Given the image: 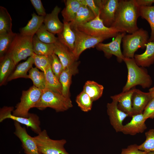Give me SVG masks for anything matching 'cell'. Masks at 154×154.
I'll use <instances>...</instances> for the list:
<instances>
[{
    "mask_svg": "<svg viewBox=\"0 0 154 154\" xmlns=\"http://www.w3.org/2000/svg\"><path fill=\"white\" fill-rule=\"evenodd\" d=\"M72 107L70 98H66L62 94L45 88L42 90L41 97L34 108L40 110L50 108L56 112H60L66 111Z\"/></svg>",
    "mask_w": 154,
    "mask_h": 154,
    "instance_id": "obj_3",
    "label": "cell"
},
{
    "mask_svg": "<svg viewBox=\"0 0 154 154\" xmlns=\"http://www.w3.org/2000/svg\"><path fill=\"white\" fill-rule=\"evenodd\" d=\"M31 56L33 58L36 67L45 73L51 65L49 56L37 55L34 53Z\"/></svg>",
    "mask_w": 154,
    "mask_h": 154,
    "instance_id": "obj_38",
    "label": "cell"
},
{
    "mask_svg": "<svg viewBox=\"0 0 154 154\" xmlns=\"http://www.w3.org/2000/svg\"><path fill=\"white\" fill-rule=\"evenodd\" d=\"M79 62L75 61L73 64L64 69L60 74L59 80L62 87V94L70 98V87L72 76L77 73Z\"/></svg>",
    "mask_w": 154,
    "mask_h": 154,
    "instance_id": "obj_18",
    "label": "cell"
},
{
    "mask_svg": "<svg viewBox=\"0 0 154 154\" xmlns=\"http://www.w3.org/2000/svg\"><path fill=\"white\" fill-rule=\"evenodd\" d=\"M140 16L149 23L151 29L149 42H154V5L149 7H139Z\"/></svg>",
    "mask_w": 154,
    "mask_h": 154,
    "instance_id": "obj_32",
    "label": "cell"
},
{
    "mask_svg": "<svg viewBox=\"0 0 154 154\" xmlns=\"http://www.w3.org/2000/svg\"><path fill=\"white\" fill-rule=\"evenodd\" d=\"M63 22V29L61 33L57 34L58 40L72 52L74 48L75 35L70 23Z\"/></svg>",
    "mask_w": 154,
    "mask_h": 154,
    "instance_id": "obj_22",
    "label": "cell"
},
{
    "mask_svg": "<svg viewBox=\"0 0 154 154\" xmlns=\"http://www.w3.org/2000/svg\"><path fill=\"white\" fill-rule=\"evenodd\" d=\"M136 144L128 146L126 148L123 149L121 154H146L147 153L141 151Z\"/></svg>",
    "mask_w": 154,
    "mask_h": 154,
    "instance_id": "obj_42",
    "label": "cell"
},
{
    "mask_svg": "<svg viewBox=\"0 0 154 154\" xmlns=\"http://www.w3.org/2000/svg\"><path fill=\"white\" fill-rule=\"evenodd\" d=\"M49 57L52 71L59 79L60 76L64 70L62 64L58 56L54 53H53Z\"/></svg>",
    "mask_w": 154,
    "mask_h": 154,
    "instance_id": "obj_39",
    "label": "cell"
},
{
    "mask_svg": "<svg viewBox=\"0 0 154 154\" xmlns=\"http://www.w3.org/2000/svg\"><path fill=\"white\" fill-rule=\"evenodd\" d=\"M146 154H154V152H151L147 153Z\"/></svg>",
    "mask_w": 154,
    "mask_h": 154,
    "instance_id": "obj_46",
    "label": "cell"
},
{
    "mask_svg": "<svg viewBox=\"0 0 154 154\" xmlns=\"http://www.w3.org/2000/svg\"><path fill=\"white\" fill-rule=\"evenodd\" d=\"M65 2V7L61 11L63 21L70 23L74 20L82 3L80 0H67Z\"/></svg>",
    "mask_w": 154,
    "mask_h": 154,
    "instance_id": "obj_27",
    "label": "cell"
},
{
    "mask_svg": "<svg viewBox=\"0 0 154 154\" xmlns=\"http://www.w3.org/2000/svg\"><path fill=\"white\" fill-rule=\"evenodd\" d=\"M61 10V8L56 5L50 13L46 14L44 17L43 24L45 28L54 34L60 33L63 29L64 23L60 21L58 17Z\"/></svg>",
    "mask_w": 154,
    "mask_h": 154,
    "instance_id": "obj_16",
    "label": "cell"
},
{
    "mask_svg": "<svg viewBox=\"0 0 154 154\" xmlns=\"http://www.w3.org/2000/svg\"><path fill=\"white\" fill-rule=\"evenodd\" d=\"M99 15L93 20L75 27L79 31L91 36L103 37L107 39L115 37L121 32L113 28L106 27L100 19Z\"/></svg>",
    "mask_w": 154,
    "mask_h": 154,
    "instance_id": "obj_8",
    "label": "cell"
},
{
    "mask_svg": "<svg viewBox=\"0 0 154 154\" xmlns=\"http://www.w3.org/2000/svg\"><path fill=\"white\" fill-rule=\"evenodd\" d=\"M0 60V86H1L6 83L16 65L8 54Z\"/></svg>",
    "mask_w": 154,
    "mask_h": 154,
    "instance_id": "obj_24",
    "label": "cell"
},
{
    "mask_svg": "<svg viewBox=\"0 0 154 154\" xmlns=\"http://www.w3.org/2000/svg\"><path fill=\"white\" fill-rule=\"evenodd\" d=\"M17 35L12 32L0 35V60L7 54Z\"/></svg>",
    "mask_w": 154,
    "mask_h": 154,
    "instance_id": "obj_33",
    "label": "cell"
},
{
    "mask_svg": "<svg viewBox=\"0 0 154 154\" xmlns=\"http://www.w3.org/2000/svg\"><path fill=\"white\" fill-rule=\"evenodd\" d=\"M45 88L56 92L62 94V87L59 79L54 74L50 66L44 73Z\"/></svg>",
    "mask_w": 154,
    "mask_h": 154,
    "instance_id": "obj_30",
    "label": "cell"
},
{
    "mask_svg": "<svg viewBox=\"0 0 154 154\" xmlns=\"http://www.w3.org/2000/svg\"><path fill=\"white\" fill-rule=\"evenodd\" d=\"M42 93V90L33 85L27 90L22 91L20 101L13 111L12 115L15 116L27 118L29 111L34 108L39 100Z\"/></svg>",
    "mask_w": 154,
    "mask_h": 154,
    "instance_id": "obj_7",
    "label": "cell"
},
{
    "mask_svg": "<svg viewBox=\"0 0 154 154\" xmlns=\"http://www.w3.org/2000/svg\"><path fill=\"white\" fill-rule=\"evenodd\" d=\"M13 110V107L4 106L1 108L0 122H2L5 119H10L24 124L27 127H30L34 132L37 134L42 131L39 118L37 114L29 113V116L27 118L16 116L13 115L11 113Z\"/></svg>",
    "mask_w": 154,
    "mask_h": 154,
    "instance_id": "obj_9",
    "label": "cell"
},
{
    "mask_svg": "<svg viewBox=\"0 0 154 154\" xmlns=\"http://www.w3.org/2000/svg\"><path fill=\"white\" fill-rule=\"evenodd\" d=\"M81 3L87 6L92 11L96 17L100 15V0H80Z\"/></svg>",
    "mask_w": 154,
    "mask_h": 154,
    "instance_id": "obj_40",
    "label": "cell"
},
{
    "mask_svg": "<svg viewBox=\"0 0 154 154\" xmlns=\"http://www.w3.org/2000/svg\"><path fill=\"white\" fill-rule=\"evenodd\" d=\"M38 38L40 41L47 44H54L58 40L54 34L48 31L43 24L36 34Z\"/></svg>",
    "mask_w": 154,
    "mask_h": 154,
    "instance_id": "obj_36",
    "label": "cell"
},
{
    "mask_svg": "<svg viewBox=\"0 0 154 154\" xmlns=\"http://www.w3.org/2000/svg\"><path fill=\"white\" fill-rule=\"evenodd\" d=\"M76 101L82 111L87 112L91 110L93 101L88 94L83 91L77 95Z\"/></svg>",
    "mask_w": 154,
    "mask_h": 154,
    "instance_id": "obj_35",
    "label": "cell"
},
{
    "mask_svg": "<svg viewBox=\"0 0 154 154\" xmlns=\"http://www.w3.org/2000/svg\"><path fill=\"white\" fill-rule=\"evenodd\" d=\"M29 78L32 81L33 85L42 90L45 88L44 73L39 70L37 67H32L29 71Z\"/></svg>",
    "mask_w": 154,
    "mask_h": 154,
    "instance_id": "obj_34",
    "label": "cell"
},
{
    "mask_svg": "<svg viewBox=\"0 0 154 154\" xmlns=\"http://www.w3.org/2000/svg\"><path fill=\"white\" fill-rule=\"evenodd\" d=\"M145 140L138 145L139 150L146 153L154 152V129H149L145 133Z\"/></svg>",
    "mask_w": 154,
    "mask_h": 154,
    "instance_id": "obj_37",
    "label": "cell"
},
{
    "mask_svg": "<svg viewBox=\"0 0 154 154\" xmlns=\"http://www.w3.org/2000/svg\"><path fill=\"white\" fill-rule=\"evenodd\" d=\"M75 35L74 49L72 52L77 61L81 54L85 50L95 47L106 38L94 37L78 30L76 28H71Z\"/></svg>",
    "mask_w": 154,
    "mask_h": 154,
    "instance_id": "obj_10",
    "label": "cell"
},
{
    "mask_svg": "<svg viewBox=\"0 0 154 154\" xmlns=\"http://www.w3.org/2000/svg\"><path fill=\"white\" fill-rule=\"evenodd\" d=\"M152 98L149 92H144L134 88L131 98L132 116L142 113Z\"/></svg>",
    "mask_w": 154,
    "mask_h": 154,
    "instance_id": "obj_15",
    "label": "cell"
},
{
    "mask_svg": "<svg viewBox=\"0 0 154 154\" xmlns=\"http://www.w3.org/2000/svg\"><path fill=\"white\" fill-rule=\"evenodd\" d=\"M149 38L148 32L142 28L132 34H125L122 40L124 58H134L135 52L139 48H146Z\"/></svg>",
    "mask_w": 154,
    "mask_h": 154,
    "instance_id": "obj_4",
    "label": "cell"
},
{
    "mask_svg": "<svg viewBox=\"0 0 154 154\" xmlns=\"http://www.w3.org/2000/svg\"><path fill=\"white\" fill-rule=\"evenodd\" d=\"M33 50L35 54L49 56L54 53V44H47L40 40L35 35L32 39Z\"/></svg>",
    "mask_w": 154,
    "mask_h": 154,
    "instance_id": "obj_28",
    "label": "cell"
},
{
    "mask_svg": "<svg viewBox=\"0 0 154 154\" xmlns=\"http://www.w3.org/2000/svg\"><path fill=\"white\" fill-rule=\"evenodd\" d=\"M104 89V87L102 85L93 81L88 80L85 82L83 91L94 101L102 96Z\"/></svg>",
    "mask_w": 154,
    "mask_h": 154,
    "instance_id": "obj_29",
    "label": "cell"
},
{
    "mask_svg": "<svg viewBox=\"0 0 154 154\" xmlns=\"http://www.w3.org/2000/svg\"><path fill=\"white\" fill-rule=\"evenodd\" d=\"M31 19L25 27L20 30V34L22 35L33 37L43 24L44 17L39 16L33 13Z\"/></svg>",
    "mask_w": 154,
    "mask_h": 154,
    "instance_id": "obj_23",
    "label": "cell"
},
{
    "mask_svg": "<svg viewBox=\"0 0 154 154\" xmlns=\"http://www.w3.org/2000/svg\"><path fill=\"white\" fill-rule=\"evenodd\" d=\"M149 92L152 98H154V86L149 90Z\"/></svg>",
    "mask_w": 154,
    "mask_h": 154,
    "instance_id": "obj_45",
    "label": "cell"
},
{
    "mask_svg": "<svg viewBox=\"0 0 154 154\" xmlns=\"http://www.w3.org/2000/svg\"><path fill=\"white\" fill-rule=\"evenodd\" d=\"M142 113L146 120L154 118V98H152Z\"/></svg>",
    "mask_w": 154,
    "mask_h": 154,
    "instance_id": "obj_41",
    "label": "cell"
},
{
    "mask_svg": "<svg viewBox=\"0 0 154 154\" xmlns=\"http://www.w3.org/2000/svg\"><path fill=\"white\" fill-rule=\"evenodd\" d=\"M96 17L91 9L87 5L82 4L80 7L74 20L70 23L71 28L88 22L93 19Z\"/></svg>",
    "mask_w": 154,
    "mask_h": 154,
    "instance_id": "obj_25",
    "label": "cell"
},
{
    "mask_svg": "<svg viewBox=\"0 0 154 154\" xmlns=\"http://www.w3.org/2000/svg\"><path fill=\"white\" fill-rule=\"evenodd\" d=\"M140 16V7L135 0H119L114 21L110 27L121 32L132 34L139 29L137 21Z\"/></svg>",
    "mask_w": 154,
    "mask_h": 154,
    "instance_id": "obj_1",
    "label": "cell"
},
{
    "mask_svg": "<svg viewBox=\"0 0 154 154\" xmlns=\"http://www.w3.org/2000/svg\"><path fill=\"white\" fill-rule=\"evenodd\" d=\"M54 44V53L60 59L64 69L77 61L72 52L58 40Z\"/></svg>",
    "mask_w": 154,
    "mask_h": 154,
    "instance_id": "obj_19",
    "label": "cell"
},
{
    "mask_svg": "<svg viewBox=\"0 0 154 154\" xmlns=\"http://www.w3.org/2000/svg\"><path fill=\"white\" fill-rule=\"evenodd\" d=\"M33 37L17 34L7 54L12 58L16 65L21 60L33 55Z\"/></svg>",
    "mask_w": 154,
    "mask_h": 154,
    "instance_id": "obj_5",
    "label": "cell"
},
{
    "mask_svg": "<svg viewBox=\"0 0 154 154\" xmlns=\"http://www.w3.org/2000/svg\"><path fill=\"white\" fill-rule=\"evenodd\" d=\"M34 63L33 57H29L26 61L20 63L17 66L14 71L8 78L7 81L9 82L19 78H29L27 72L33 67Z\"/></svg>",
    "mask_w": 154,
    "mask_h": 154,
    "instance_id": "obj_26",
    "label": "cell"
},
{
    "mask_svg": "<svg viewBox=\"0 0 154 154\" xmlns=\"http://www.w3.org/2000/svg\"><path fill=\"white\" fill-rule=\"evenodd\" d=\"M31 2L38 15L45 17L46 14L40 0H31Z\"/></svg>",
    "mask_w": 154,
    "mask_h": 154,
    "instance_id": "obj_43",
    "label": "cell"
},
{
    "mask_svg": "<svg viewBox=\"0 0 154 154\" xmlns=\"http://www.w3.org/2000/svg\"><path fill=\"white\" fill-rule=\"evenodd\" d=\"M133 89L111 96L112 100L117 102L118 108L131 117L132 116L131 98Z\"/></svg>",
    "mask_w": 154,
    "mask_h": 154,
    "instance_id": "obj_20",
    "label": "cell"
},
{
    "mask_svg": "<svg viewBox=\"0 0 154 154\" xmlns=\"http://www.w3.org/2000/svg\"><path fill=\"white\" fill-rule=\"evenodd\" d=\"M139 7H149L154 3V0H135Z\"/></svg>",
    "mask_w": 154,
    "mask_h": 154,
    "instance_id": "obj_44",
    "label": "cell"
},
{
    "mask_svg": "<svg viewBox=\"0 0 154 154\" xmlns=\"http://www.w3.org/2000/svg\"><path fill=\"white\" fill-rule=\"evenodd\" d=\"M33 138L40 154H69L64 147L66 140L51 139L45 129Z\"/></svg>",
    "mask_w": 154,
    "mask_h": 154,
    "instance_id": "obj_6",
    "label": "cell"
},
{
    "mask_svg": "<svg viewBox=\"0 0 154 154\" xmlns=\"http://www.w3.org/2000/svg\"><path fill=\"white\" fill-rule=\"evenodd\" d=\"M119 3L118 0H101L99 16L106 27H110L113 23Z\"/></svg>",
    "mask_w": 154,
    "mask_h": 154,
    "instance_id": "obj_13",
    "label": "cell"
},
{
    "mask_svg": "<svg viewBox=\"0 0 154 154\" xmlns=\"http://www.w3.org/2000/svg\"><path fill=\"white\" fill-rule=\"evenodd\" d=\"M132 117L130 122L123 125L121 132L132 135L143 133L147 127L145 123L146 120L143 113L134 115Z\"/></svg>",
    "mask_w": 154,
    "mask_h": 154,
    "instance_id": "obj_17",
    "label": "cell"
},
{
    "mask_svg": "<svg viewBox=\"0 0 154 154\" xmlns=\"http://www.w3.org/2000/svg\"><path fill=\"white\" fill-rule=\"evenodd\" d=\"M128 71L127 79L123 88L122 92L129 90L137 85L143 88H149L152 83L151 78L144 68L139 66L134 58H124Z\"/></svg>",
    "mask_w": 154,
    "mask_h": 154,
    "instance_id": "obj_2",
    "label": "cell"
},
{
    "mask_svg": "<svg viewBox=\"0 0 154 154\" xmlns=\"http://www.w3.org/2000/svg\"><path fill=\"white\" fill-rule=\"evenodd\" d=\"M15 131L14 133L20 139L26 154H40L33 138L28 133L26 128L20 123L14 121Z\"/></svg>",
    "mask_w": 154,
    "mask_h": 154,
    "instance_id": "obj_12",
    "label": "cell"
},
{
    "mask_svg": "<svg viewBox=\"0 0 154 154\" xmlns=\"http://www.w3.org/2000/svg\"><path fill=\"white\" fill-rule=\"evenodd\" d=\"M107 113L109 116L111 125L117 132H121L124 119L129 116L128 114L119 110L117 106V102L112 100L107 105Z\"/></svg>",
    "mask_w": 154,
    "mask_h": 154,
    "instance_id": "obj_14",
    "label": "cell"
},
{
    "mask_svg": "<svg viewBox=\"0 0 154 154\" xmlns=\"http://www.w3.org/2000/svg\"><path fill=\"white\" fill-rule=\"evenodd\" d=\"M126 34L125 32L119 33L112 42L106 44L99 43L95 46L98 50L102 51L105 56L108 58L113 55L117 57L119 62L123 61L124 57L121 49V44L124 36Z\"/></svg>",
    "mask_w": 154,
    "mask_h": 154,
    "instance_id": "obj_11",
    "label": "cell"
},
{
    "mask_svg": "<svg viewBox=\"0 0 154 154\" xmlns=\"http://www.w3.org/2000/svg\"><path fill=\"white\" fill-rule=\"evenodd\" d=\"M146 48L144 53L135 54L134 57L137 65L144 68L149 67L154 63V42H149Z\"/></svg>",
    "mask_w": 154,
    "mask_h": 154,
    "instance_id": "obj_21",
    "label": "cell"
},
{
    "mask_svg": "<svg viewBox=\"0 0 154 154\" xmlns=\"http://www.w3.org/2000/svg\"><path fill=\"white\" fill-rule=\"evenodd\" d=\"M12 20L7 9L0 7V35L9 33L12 30Z\"/></svg>",
    "mask_w": 154,
    "mask_h": 154,
    "instance_id": "obj_31",
    "label": "cell"
}]
</instances>
